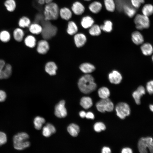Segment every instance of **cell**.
<instances>
[{
  "mask_svg": "<svg viewBox=\"0 0 153 153\" xmlns=\"http://www.w3.org/2000/svg\"><path fill=\"white\" fill-rule=\"evenodd\" d=\"M78 84L80 90L85 94L91 93L95 90L97 87L93 77L88 74L81 77L78 80Z\"/></svg>",
  "mask_w": 153,
  "mask_h": 153,
  "instance_id": "1",
  "label": "cell"
},
{
  "mask_svg": "<svg viewBox=\"0 0 153 153\" xmlns=\"http://www.w3.org/2000/svg\"><path fill=\"white\" fill-rule=\"evenodd\" d=\"M29 137L28 135L24 132L18 133L15 135L12 139L14 148L21 150L29 147L30 143L27 141Z\"/></svg>",
  "mask_w": 153,
  "mask_h": 153,
  "instance_id": "2",
  "label": "cell"
},
{
  "mask_svg": "<svg viewBox=\"0 0 153 153\" xmlns=\"http://www.w3.org/2000/svg\"><path fill=\"white\" fill-rule=\"evenodd\" d=\"M59 9L58 5L52 2L46 4L44 11V19L46 21L57 20L59 15Z\"/></svg>",
  "mask_w": 153,
  "mask_h": 153,
  "instance_id": "3",
  "label": "cell"
},
{
  "mask_svg": "<svg viewBox=\"0 0 153 153\" xmlns=\"http://www.w3.org/2000/svg\"><path fill=\"white\" fill-rule=\"evenodd\" d=\"M42 29L41 33L42 36L45 40L50 39L55 36L57 32V28L52 24L49 21H42Z\"/></svg>",
  "mask_w": 153,
  "mask_h": 153,
  "instance_id": "4",
  "label": "cell"
},
{
  "mask_svg": "<svg viewBox=\"0 0 153 153\" xmlns=\"http://www.w3.org/2000/svg\"><path fill=\"white\" fill-rule=\"evenodd\" d=\"M138 146L139 151L141 153H146L148 148L152 153H153V139L152 137H142L139 141Z\"/></svg>",
  "mask_w": 153,
  "mask_h": 153,
  "instance_id": "5",
  "label": "cell"
},
{
  "mask_svg": "<svg viewBox=\"0 0 153 153\" xmlns=\"http://www.w3.org/2000/svg\"><path fill=\"white\" fill-rule=\"evenodd\" d=\"M96 107L98 111L104 112L105 111H112L114 108V105L111 100L109 98L101 99L96 104Z\"/></svg>",
  "mask_w": 153,
  "mask_h": 153,
  "instance_id": "6",
  "label": "cell"
},
{
  "mask_svg": "<svg viewBox=\"0 0 153 153\" xmlns=\"http://www.w3.org/2000/svg\"><path fill=\"white\" fill-rule=\"evenodd\" d=\"M136 28L139 30L148 28L150 26V22L148 16L144 15L137 14L134 20Z\"/></svg>",
  "mask_w": 153,
  "mask_h": 153,
  "instance_id": "7",
  "label": "cell"
},
{
  "mask_svg": "<svg viewBox=\"0 0 153 153\" xmlns=\"http://www.w3.org/2000/svg\"><path fill=\"white\" fill-rule=\"evenodd\" d=\"M117 116L120 118L124 119L130 114V109L128 105L123 102L118 103L115 107Z\"/></svg>",
  "mask_w": 153,
  "mask_h": 153,
  "instance_id": "8",
  "label": "cell"
},
{
  "mask_svg": "<svg viewBox=\"0 0 153 153\" xmlns=\"http://www.w3.org/2000/svg\"><path fill=\"white\" fill-rule=\"evenodd\" d=\"M12 67L9 64H6L3 60H0V79H7L11 76Z\"/></svg>",
  "mask_w": 153,
  "mask_h": 153,
  "instance_id": "9",
  "label": "cell"
},
{
  "mask_svg": "<svg viewBox=\"0 0 153 153\" xmlns=\"http://www.w3.org/2000/svg\"><path fill=\"white\" fill-rule=\"evenodd\" d=\"M65 101H61L55 106L54 113L55 115L59 118L65 117L67 114V111L65 107Z\"/></svg>",
  "mask_w": 153,
  "mask_h": 153,
  "instance_id": "10",
  "label": "cell"
},
{
  "mask_svg": "<svg viewBox=\"0 0 153 153\" xmlns=\"http://www.w3.org/2000/svg\"><path fill=\"white\" fill-rule=\"evenodd\" d=\"M108 78L111 83L118 84L121 81L122 76L119 72L116 70H114L109 73Z\"/></svg>",
  "mask_w": 153,
  "mask_h": 153,
  "instance_id": "11",
  "label": "cell"
},
{
  "mask_svg": "<svg viewBox=\"0 0 153 153\" xmlns=\"http://www.w3.org/2000/svg\"><path fill=\"white\" fill-rule=\"evenodd\" d=\"M145 94V89L143 86H141L138 87L137 90L133 92L132 96L137 104H140L141 97Z\"/></svg>",
  "mask_w": 153,
  "mask_h": 153,
  "instance_id": "12",
  "label": "cell"
},
{
  "mask_svg": "<svg viewBox=\"0 0 153 153\" xmlns=\"http://www.w3.org/2000/svg\"><path fill=\"white\" fill-rule=\"evenodd\" d=\"M49 49V44L45 39L41 40L38 42L37 44V51L39 54H46Z\"/></svg>",
  "mask_w": 153,
  "mask_h": 153,
  "instance_id": "13",
  "label": "cell"
},
{
  "mask_svg": "<svg viewBox=\"0 0 153 153\" xmlns=\"http://www.w3.org/2000/svg\"><path fill=\"white\" fill-rule=\"evenodd\" d=\"M74 40L76 46L78 48L83 46L86 42V36L82 33L76 34L74 37Z\"/></svg>",
  "mask_w": 153,
  "mask_h": 153,
  "instance_id": "14",
  "label": "cell"
},
{
  "mask_svg": "<svg viewBox=\"0 0 153 153\" xmlns=\"http://www.w3.org/2000/svg\"><path fill=\"white\" fill-rule=\"evenodd\" d=\"M71 9L74 14L77 15H80L84 12L85 7L81 3L76 1L73 4Z\"/></svg>",
  "mask_w": 153,
  "mask_h": 153,
  "instance_id": "15",
  "label": "cell"
},
{
  "mask_svg": "<svg viewBox=\"0 0 153 153\" xmlns=\"http://www.w3.org/2000/svg\"><path fill=\"white\" fill-rule=\"evenodd\" d=\"M131 39L134 43L137 45L142 44L144 42V38L141 34L139 31H135L131 34Z\"/></svg>",
  "mask_w": 153,
  "mask_h": 153,
  "instance_id": "16",
  "label": "cell"
},
{
  "mask_svg": "<svg viewBox=\"0 0 153 153\" xmlns=\"http://www.w3.org/2000/svg\"><path fill=\"white\" fill-rule=\"evenodd\" d=\"M94 22V19L91 16H86L82 18L81 22L82 26L85 29L90 28Z\"/></svg>",
  "mask_w": 153,
  "mask_h": 153,
  "instance_id": "17",
  "label": "cell"
},
{
  "mask_svg": "<svg viewBox=\"0 0 153 153\" xmlns=\"http://www.w3.org/2000/svg\"><path fill=\"white\" fill-rule=\"evenodd\" d=\"M59 15L62 19L68 20L71 18L72 13L69 8L64 7L60 10Z\"/></svg>",
  "mask_w": 153,
  "mask_h": 153,
  "instance_id": "18",
  "label": "cell"
},
{
  "mask_svg": "<svg viewBox=\"0 0 153 153\" xmlns=\"http://www.w3.org/2000/svg\"><path fill=\"white\" fill-rule=\"evenodd\" d=\"M57 69L56 64L52 61L48 62L45 66L46 71L51 75H54L56 74Z\"/></svg>",
  "mask_w": 153,
  "mask_h": 153,
  "instance_id": "19",
  "label": "cell"
},
{
  "mask_svg": "<svg viewBox=\"0 0 153 153\" xmlns=\"http://www.w3.org/2000/svg\"><path fill=\"white\" fill-rule=\"evenodd\" d=\"M79 68L82 72L87 74L92 72L95 69L93 65L88 63H82L80 65Z\"/></svg>",
  "mask_w": 153,
  "mask_h": 153,
  "instance_id": "20",
  "label": "cell"
},
{
  "mask_svg": "<svg viewBox=\"0 0 153 153\" xmlns=\"http://www.w3.org/2000/svg\"><path fill=\"white\" fill-rule=\"evenodd\" d=\"M102 5L101 3L97 1H94L88 7L91 12L94 14H97L101 10Z\"/></svg>",
  "mask_w": 153,
  "mask_h": 153,
  "instance_id": "21",
  "label": "cell"
},
{
  "mask_svg": "<svg viewBox=\"0 0 153 153\" xmlns=\"http://www.w3.org/2000/svg\"><path fill=\"white\" fill-rule=\"evenodd\" d=\"M80 104L84 109H88L92 106V101L90 97H84L81 99Z\"/></svg>",
  "mask_w": 153,
  "mask_h": 153,
  "instance_id": "22",
  "label": "cell"
},
{
  "mask_svg": "<svg viewBox=\"0 0 153 153\" xmlns=\"http://www.w3.org/2000/svg\"><path fill=\"white\" fill-rule=\"evenodd\" d=\"M123 9L125 14L129 18L133 17L136 12L135 8L127 4L124 5Z\"/></svg>",
  "mask_w": 153,
  "mask_h": 153,
  "instance_id": "23",
  "label": "cell"
},
{
  "mask_svg": "<svg viewBox=\"0 0 153 153\" xmlns=\"http://www.w3.org/2000/svg\"><path fill=\"white\" fill-rule=\"evenodd\" d=\"M67 130L71 135L76 137L78 135L80 131V128L77 125L71 124L68 127Z\"/></svg>",
  "mask_w": 153,
  "mask_h": 153,
  "instance_id": "24",
  "label": "cell"
},
{
  "mask_svg": "<svg viewBox=\"0 0 153 153\" xmlns=\"http://www.w3.org/2000/svg\"><path fill=\"white\" fill-rule=\"evenodd\" d=\"M78 30V28L75 23L73 21L68 22L67 29V33L70 35L75 34Z\"/></svg>",
  "mask_w": 153,
  "mask_h": 153,
  "instance_id": "25",
  "label": "cell"
},
{
  "mask_svg": "<svg viewBox=\"0 0 153 153\" xmlns=\"http://www.w3.org/2000/svg\"><path fill=\"white\" fill-rule=\"evenodd\" d=\"M141 49L143 54L145 56L151 55L153 52V48L150 43H145L141 46Z\"/></svg>",
  "mask_w": 153,
  "mask_h": 153,
  "instance_id": "26",
  "label": "cell"
},
{
  "mask_svg": "<svg viewBox=\"0 0 153 153\" xmlns=\"http://www.w3.org/2000/svg\"><path fill=\"white\" fill-rule=\"evenodd\" d=\"M42 29V26L37 23L30 24L29 26V31L34 34L38 35L41 33Z\"/></svg>",
  "mask_w": 153,
  "mask_h": 153,
  "instance_id": "27",
  "label": "cell"
},
{
  "mask_svg": "<svg viewBox=\"0 0 153 153\" xmlns=\"http://www.w3.org/2000/svg\"><path fill=\"white\" fill-rule=\"evenodd\" d=\"M98 93L99 97L101 99L108 98L110 95L109 90L105 87L99 88L98 90Z\"/></svg>",
  "mask_w": 153,
  "mask_h": 153,
  "instance_id": "28",
  "label": "cell"
},
{
  "mask_svg": "<svg viewBox=\"0 0 153 153\" xmlns=\"http://www.w3.org/2000/svg\"><path fill=\"white\" fill-rule=\"evenodd\" d=\"M13 37L15 40L18 42H21L24 35L23 30L20 28H16L14 31Z\"/></svg>",
  "mask_w": 153,
  "mask_h": 153,
  "instance_id": "29",
  "label": "cell"
},
{
  "mask_svg": "<svg viewBox=\"0 0 153 153\" xmlns=\"http://www.w3.org/2000/svg\"><path fill=\"white\" fill-rule=\"evenodd\" d=\"M112 23L111 21L109 20H105L103 24L100 26L101 30L107 33H110L112 29Z\"/></svg>",
  "mask_w": 153,
  "mask_h": 153,
  "instance_id": "30",
  "label": "cell"
},
{
  "mask_svg": "<svg viewBox=\"0 0 153 153\" xmlns=\"http://www.w3.org/2000/svg\"><path fill=\"white\" fill-rule=\"evenodd\" d=\"M104 4L106 9L108 11L113 12L116 8V5L114 0H104Z\"/></svg>",
  "mask_w": 153,
  "mask_h": 153,
  "instance_id": "31",
  "label": "cell"
},
{
  "mask_svg": "<svg viewBox=\"0 0 153 153\" xmlns=\"http://www.w3.org/2000/svg\"><path fill=\"white\" fill-rule=\"evenodd\" d=\"M24 42L27 46L31 48H33L36 45V39L33 36L29 35L25 39Z\"/></svg>",
  "mask_w": 153,
  "mask_h": 153,
  "instance_id": "32",
  "label": "cell"
},
{
  "mask_svg": "<svg viewBox=\"0 0 153 153\" xmlns=\"http://www.w3.org/2000/svg\"><path fill=\"white\" fill-rule=\"evenodd\" d=\"M90 34L93 36H98L101 33V29L99 26L97 24L93 25L90 27L89 30Z\"/></svg>",
  "mask_w": 153,
  "mask_h": 153,
  "instance_id": "33",
  "label": "cell"
},
{
  "mask_svg": "<svg viewBox=\"0 0 153 153\" xmlns=\"http://www.w3.org/2000/svg\"><path fill=\"white\" fill-rule=\"evenodd\" d=\"M142 11L143 15L148 16L153 13V6L150 4L145 5L143 7Z\"/></svg>",
  "mask_w": 153,
  "mask_h": 153,
  "instance_id": "34",
  "label": "cell"
},
{
  "mask_svg": "<svg viewBox=\"0 0 153 153\" xmlns=\"http://www.w3.org/2000/svg\"><path fill=\"white\" fill-rule=\"evenodd\" d=\"M45 121V119L42 117L40 116L36 117L33 121L35 128L37 130H40Z\"/></svg>",
  "mask_w": 153,
  "mask_h": 153,
  "instance_id": "35",
  "label": "cell"
},
{
  "mask_svg": "<svg viewBox=\"0 0 153 153\" xmlns=\"http://www.w3.org/2000/svg\"><path fill=\"white\" fill-rule=\"evenodd\" d=\"M30 24V20L26 16L22 17L20 19L18 22L19 26L22 28L29 27Z\"/></svg>",
  "mask_w": 153,
  "mask_h": 153,
  "instance_id": "36",
  "label": "cell"
},
{
  "mask_svg": "<svg viewBox=\"0 0 153 153\" xmlns=\"http://www.w3.org/2000/svg\"><path fill=\"white\" fill-rule=\"evenodd\" d=\"M4 5L7 10L10 12L13 11L16 7V3L14 0H6Z\"/></svg>",
  "mask_w": 153,
  "mask_h": 153,
  "instance_id": "37",
  "label": "cell"
},
{
  "mask_svg": "<svg viewBox=\"0 0 153 153\" xmlns=\"http://www.w3.org/2000/svg\"><path fill=\"white\" fill-rule=\"evenodd\" d=\"M10 38V34L8 31L4 30L0 33V40L2 42H7L9 41Z\"/></svg>",
  "mask_w": 153,
  "mask_h": 153,
  "instance_id": "38",
  "label": "cell"
},
{
  "mask_svg": "<svg viewBox=\"0 0 153 153\" xmlns=\"http://www.w3.org/2000/svg\"><path fill=\"white\" fill-rule=\"evenodd\" d=\"M106 127L105 125L101 122H97L94 126V130L96 132H99L103 130H104Z\"/></svg>",
  "mask_w": 153,
  "mask_h": 153,
  "instance_id": "39",
  "label": "cell"
},
{
  "mask_svg": "<svg viewBox=\"0 0 153 153\" xmlns=\"http://www.w3.org/2000/svg\"><path fill=\"white\" fill-rule=\"evenodd\" d=\"M7 140L6 134L4 132L0 131V146L5 144Z\"/></svg>",
  "mask_w": 153,
  "mask_h": 153,
  "instance_id": "40",
  "label": "cell"
},
{
  "mask_svg": "<svg viewBox=\"0 0 153 153\" xmlns=\"http://www.w3.org/2000/svg\"><path fill=\"white\" fill-rule=\"evenodd\" d=\"M131 3L134 8H139L141 4L144 2V0H130Z\"/></svg>",
  "mask_w": 153,
  "mask_h": 153,
  "instance_id": "41",
  "label": "cell"
},
{
  "mask_svg": "<svg viewBox=\"0 0 153 153\" xmlns=\"http://www.w3.org/2000/svg\"><path fill=\"white\" fill-rule=\"evenodd\" d=\"M146 89L148 93L150 94H153V80H151L147 83Z\"/></svg>",
  "mask_w": 153,
  "mask_h": 153,
  "instance_id": "42",
  "label": "cell"
},
{
  "mask_svg": "<svg viewBox=\"0 0 153 153\" xmlns=\"http://www.w3.org/2000/svg\"><path fill=\"white\" fill-rule=\"evenodd\" d=\"M42 133L43 135L46 137H49L52 134L49 129L46 126L43 128Z\"/></svg>",
  "mask_w": 153,
  "mask_h": 153,
  "instance_id": "43",
  "label": "cell"
},
{
  "mask_svg": "<svg viewBox=\"0 0 153 153\" xmlns=\"http://www.w3.org/2000/svg\"><path fill=\"white\" fill-rule=\"evenodd\" d=\"M7 94L3 90H0V102L4 101L7 98Z\"/></svg>",
  "mask_w": 153,
  "mask_h": 153,
  "instance_id": "44",
  "label": "cell"
},
{
  "mask_svg": "<svg viewBox=\"0 0 153 153\" xmlns=\"http://www.w3.org/2000/svg\"><path fill=\"white\" fill-rule=\"evenodd\" d=\"M46 126L48 128L52 134L56 133V129L50 123H48L46 124Z\"/></svg>",
  "mask_w": 153,
  "mask_h": 153,
  "instance_id": "45",
  "label": "cell"
},
{
  "mask_svg": "<svg viewBox=\"0 0 153 153\" xmlns=\"http://www.w3.org/2000/svg\"><path fill=\"white\" fill-rule=\"evenodd\" d=\"M85 117L88 119H94L95 117L92 112H88L86 113Z\"/></svg>",
  "mask_w": 153,
  "mask_h": 153,
  "instance_id": "46",
  "label": "cell"
},
{
  "mask_svg": "<svg viewBox=\"0 0 153 153\" xmlns=\"http://www.w3.org/2000/svg\"><path fill=\"white\" fill-rule=\"evenodd\" d=\"M121 152L122 153H132L133 151L132 149L130 148L126 147L122 149Z\"/></svg>",
  "mask_w": 153,
  "mask_h": 153,
  "instance_id": "47",
  "label": "cell"
},
{
  "mask_svg": "<svg viewBox=\"0 0 153 153\" xmlns=\"http://www.w3.org/2000/svg\"><path fill=\"white\" fill-rule=\"evenodd\" d=\"M111 151L109 148L108 147H104L102 149L101 152L102 153H110Z\"/></svg>",
  "mask_w": 153,
  "mask_h": 153,
  "instance_id": "48",
  "label": "cell"
},
{
  "mask_svg": "<svg viewBox=\"0 0 153 153\" xmlns=\"http://www.w3.org/2000/svg\"><path fill=\"white\" fill-rule=\"evenodd\" d=\"M86 113L84 111H81L79 113V114L80 117L82 118L85 117Z\"/></svg>",
  "mask_w": 153,
  "mask_h": 153,
  "instance_id": "49",
  "label": "cell"
},
{
  "mask_svg": "<svg viewBox=\"0 0 153 153\" xmlns=\"http://www.w3.org/2000/svg\"><path fill=\"white\" fill-rule=\"evenodd\" d=\"M38 2L41 5H44L45 3V0H38Z\"/></svg>",
  "mask_w": 153,
  "mask_h": 153,
  "instance_id": "50",
  "label": "cell"
},
{
  "mask_svg": "<svg viewBox=\"0 0 153 153\" xmlns=\"http://www.w3.org/2000/svg\"><path fill=\"white\" fill-rule=\"evenodd\" d=\"M53 0H45V3L48 4L52 2Z\"/></svg>",
  "mask_w": 153,
  "mask_h": 153,
  "instance_id": "51",
  "label": "cell"
},
{
  "mask_svg": "<svg viewBox=\"0 0 153 153\" xmlns=\"http://www.w3.org/2000/svg\"><path fill=\"white\" fill-rule=\"evenodd\" d=\"M149 108L150 110L153 112V105H149Z\"/></svg>",
  "mask_w": 153,
  "mask_h": 153,
  "instance_id": "52",
  "label": "cell"
},
{
  "mask_svg": "<svg viewBox=\"0 0 153 153\" xmlns=\"http://www.w3.org/2000/svg\"><path fill=\"white\" fill-rule=\"evenodd\" d=\"M85 1H90L91 0H84Z\"/></svg>",
  "mask_w": 153,
  "mask_h": 153,
  "instance_id": "53",
  "label": "cell"
},
{
  "mask_svg": "<svg viewBox=\"0 0 153 153\" xmlns=\"http://www.w3.org/2000/svg\"><path fill=\"white\" fill-rule=\"evenodd\" d=\"M152 61H153V55H152Z\"/></svg>",
  "mask_w": 153,
  "mask_h": 153,
  "instance_id": "54",
  "label": "cell"
}]
</instances>
